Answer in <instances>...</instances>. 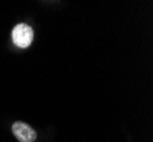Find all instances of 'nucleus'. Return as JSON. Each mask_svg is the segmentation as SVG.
<instances>
[{
    "instance_id": "obj_1",
    "label": "nucleus",
    "mask_w": 153,
    "mask_h": 142,
    "mask_svg": "<svg viewBox=\"0 0 153 142\" xmlns=\"http://www.w3.org/2000/svg\"><path fill=\"white\" fill-rule=\"evenodd\" d=\"M12 39L15 45H17L19 48H27L33 40V30L25 23L17 24L13 29Z\"/></svg>"
},
{
    "instance_id": "obj_2",
    "label": "nucleus",
    "mask_w": 153,
    "mask_h": 142,
    "mask_svg": "<svg viewBox=\"0 0 153 142\" xmlns=\"http://www.w3.org/2000/svg\"><path fill=\"white\" fill-rule=\"evenodd\" d=\"M12 131L19 142H33L37 139V132L30 125L23 122L14 123Z\"/></svg>"
}]
</instances>
